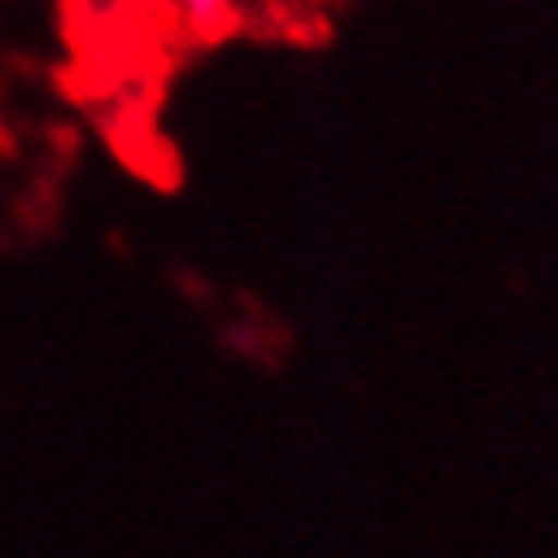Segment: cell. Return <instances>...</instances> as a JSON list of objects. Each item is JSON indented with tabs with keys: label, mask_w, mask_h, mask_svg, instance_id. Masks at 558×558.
<instances>
[{
	"label": "cell",
	"mask_w": 558,
	"mask_h": 558,
	"mask_svg": "<svg viewBox=\"0 0 558 558\" xmlns=\"http://www.w3.org/2000/svg\"><path fill=\"white\" fill-rule=\"evenodd\" d=\"M228 10H232V0H180V15L190 20V29H199V34H214L222 20H228Z\"/></svg>",
	"instance_id": "6da1fadb"
}]
</instances>
